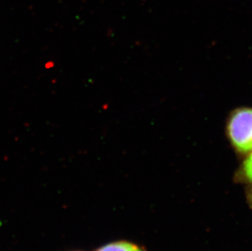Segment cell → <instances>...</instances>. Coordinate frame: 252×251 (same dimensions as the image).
<instances>
[{"label": "cell", "mask_w": 252, "mask_h": 251, "mask_svg": "<svg viewBox=\"0 0 252 251\" xmlns=\"http://www.w3.org/2000/svg\"><path fill=\"white\" fill-rule=\"evenodd\" d=\"M243 171L246 177L252 181V152L243 164Z\"/></svg>", "instance_id": "obj_3"}, {"label": "cell", "mask_w": 252, "mask_h": 251, "mask_svg": "<svg viewBox=\"0 0 252 251\" xmlns=\"http://www.w3.org/2000/svg\"><path fill=\"white\" fill-rule=\"evenodd\" d=\"M228 135L238 151L252 152V109H238L232 114L228 123Z\"/></svg>", "instance_id": "obj_1"}, {"label": "cell", "mask_w": 252, "mask_h": 251, "mask_svg": "<svg viewBox=\"0 0 252 251\" xmlns=\"http://www.w3.org/2000/svg\"><path fill=\"white\" fill-rule=\"evenodd\" d=\"M96 251H142L135 245L127 242H114Z\"/></svg>", "instance_id": "obj_2"}]
</instances>
